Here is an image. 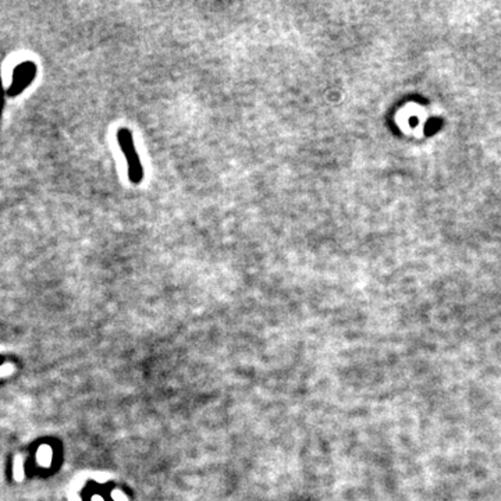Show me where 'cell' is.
I'll list each match as a JSON object with an SVG mask.
<instances>
[{"label": "cell", "mask_w": 501, "mask_h": 501, "mask_svg": "<svg viewBox=\"0 0 501 501\" xmlns=\"http://www.w3.org/2000/svg\"><path fill=\"white\" fill-rule=\"evenodd\" d=\"M117 142L120 145L121 152L126 156L128 166V179L134 184H139L144 177V170L142 164L139 160L138 152L134 144V138L131 131L128 128H120L117 131Z\"/></svg>", "instance_id": "6da1fadb"}, {"label": "cell", "mask_w": 501, "mask_h": 501, "mask_svg": "<svg viewBox=\"0 0 501 501\" xmlns=\"http://www.w3.org/2000/svg\"><path fill=\"white\" fill-rule=\"evenodd\" d=\"M115 498L119 501H126V497L121 494L120 491H115Z\"/></svg>", "instance_id": "7a4b0ae2"}, {"label": "cell", "mask_w": 501, "mask_h": 501, "mask_svg": "<svg viewBox=\"0 0 501 501\" xmlns=\"http://www.w3.org/2000/svg\"><path fill=\"white\" fill-rule=\"evenodd\" d=\"M93 501H103V500H102V498H99V497H95V498H93Z\"/></svg>", "instance_id": "3957f363"}]
</instances>
